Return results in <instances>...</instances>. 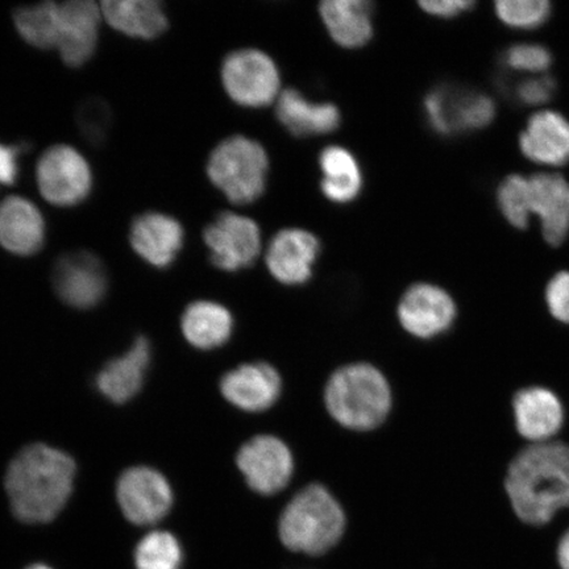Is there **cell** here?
I'll use <instances>...</instances> for the list:
<instances>
[{"label": "cell", "instance_id": "6da1fadb", "mask_svg": "<svg viewBox=\"0 0 569 569\" xmlns=\"http://www.w3.org/2000/svg\"><path fill=\"white\" fill-rule=\"evenodd\" d=\"M503 487L519 521L533 528L549 525L569 509V445L526 446L510 461Z\"/></svg>", "mask_w": 569, "mask_h": 569}, {"label": "cell", "instance_id": "7a4b0ae2", "mask_svg": "<svg viewBox=\"0 0 569 569\" xmlns=\"http://www.w3.org/2000/svg\"><path fill=\"white\" fill-rule=\"evenodd\" d=\"M76 462L47 445H31L18 453L6 473L13 515L27 523L51 522L73 492Z\"/></svg>", "mask_w": 569, "mask_h": 569}, {"label": "cell", "instance_id": "3957f363", "mask_svg": "<svg viewBox=\"0 0 569 569\" xmlns=\"http://www.w3.org/2000/svg\"><path fill=\"white\" fill-rule=\"evenodd\" d=\"M322 403L327 416L340 429L369 433L389 421L395 391L380 367L368 360H352L327 376Z\"/></svg>", "mask_w": 569, "mask_h": 569}, {"label": "cell", "instance_id": "277c9868", "mask_svg": "<svg viewBox=\"0 0 569 569\" xmlns=\"http://www.w3.org/2000/svg\"><path fill=\"white\" fill-rule=\"evenodd\" d=\"M348 526L343 503L323 482L311 481L283 505L277 533L284 549L322 557L345 538Z\"/></svg>", "mask_w": 569, "mask_h": 569}, {"label": "cell", "instance_id": "5b68a950", "mask_svg": "<svg viewBox=\"0 0 569 569\" xmlns=\"http://www.w3.org/2000/svg\"><path fill=\"white\" fill-rule=\"evenodd\" d=\"M268 170L266 148L241 134L220 142L208 162L213 187L234 204L253 203L264 194Z\"/></svg>", "mask_w": 569, "mask_h": 569}, {"label": "cell", "instance_id": "8992f818", "mask_svg": "<svg viewBox=\"0 0 569 569\" xmlns=\"http://www.w3.org/2000/svg\"><path fill=\"white\" fill-rule=\"evenodd\" d=\"M237 467L252 493L274 497L283 492L297 471L295 451L273 432H260L239 447Z\"/></svg>", "mask_w": 569, "mask_h": 569}, {"label": "cell", "instance_id": "52a82bcc", "mask_svg": "<svg viewBox=\"0 0 569 569\" xmlns=\"http://www.w3.org/2000/svg\"><path fill=\"white\" fill-rule=\"evenodd\" d=\"M458 305L448 291L431 282H416L403 291L396 308L401 330L412 339L431 341L452 330Z\"/></svg>", "mask_w": 569, "mask_h": 569}, {"label": "cell", "instance_id": "ba28073f", "mask_svg": "<svg viewBox=\"0 0 569 569\" xmlns=\"http://www.w3.org/2000/svg\"><path fill=\"white\" fill-rule=\"evenodd\" d=\"M222 82L234 103L251 109L266 107L280 97V71L272 57L258 49H240L226 57Z\"/></svg>", "mask_w": 569, "mask_h": 569}, {"label": "cell", "instance_id": "9c48e42d", "mask_svg": "<svg viewBox=\"0 0 569 569\" xmlns=\"http://www.w3.org/2000/svg\"><path fill=\"white\" fill-rule=\"evenodd\" d=\"M39 190L49 203L70 208L87 199L92 174L87 160L69 146H54L41 156L36 168Z\"/></svg>", "mask_w": 569, "mask_h": 569}, {"label": "cell", "instance_id": "30bf717a", "mask_svg": "<svg viewBox=\"0 0 569 569\" xmlns=\"http://www.w3.org/2000/svg\"><path fill=\"white\" fill-rule=\"evenodd\" d=\"M423 104L427 122L445 137L481 130L496 117L493 99L473 90L439 88L425 98Z\"/></svg>", "mask_w": 569, "mask_h": 569}, {"label": "cell", "instance_id": "8fae6325", "mask_svg": "<svg viewBox=\"0 0 569 569\" xmlns=\"http://www.w3.org/2000/svg\"><path fill=\"white\" fill-rule=\"evenodd\" d=\"M204 243L210 261L224 272H239L254 264L261 253V231L253 219L222 212L206 227Z\"/></svg>", "mask_w": 569, "mask_h": 569}, {"label": "cell", "instance_id": "7c38bea8", "mask_svg": "<svg viewBox=\"0 0 569 569\" xmlns=\"http://www.w3.org/2000/svg\"><path fill=\"white\" fill-rule=\"evenodd\" d=\"M283 389L280 369L267 360L241 362L219 381L224 400L248 415L272 410L280 402Z\"/></svg>", "mask_w": 569, "mask_h": 569}, {"label": "cell", "instance_id": "4fadbf2b", "mask_svg": "<svg viewBox=\"0 0 569 569\" xmlns=\"http://www.w3.org/2000/svg\"><path fill=\"white\" fill-rule=\"evenodd\" d=\"M117 497L128 521L148 526L161 521L173 505L172 487L151 467H133L120 476Z\"/></svg>", "mask_w": 569, "mask_h": 569}, {"label": "cell", "instance_id": "5bb4252c", "mask_svg": "<svg viewBox=\"0 0 569 569\" xmlns=\"http://www.w3.org/2000/svg\"><path fill=\"white\" fill-rule=\"evenodd\" d=\"M518 436L529 445L558 440L566 425V408L558 393L550 388L531 386L519 389L511 400Z\"/></svg>", "mask_w": 569, "mask_h": 569}, {"label": "cell", "instance_id": "9a60e30c", "mask_svg": "<svg viewBox=\"0 0 569 569\" xmlns=\"http://www.w3.org/2000/svg\"><path fill=\"white\" fill-rule=\"evenodd\" d=\"M107 273L103 262L87 251L62 254L53 268L57 296L71 308H96L106 296Z\"/></svg>", "mask_w": 569, "mask_h": 569}, {"label": "cell", "instance_id": "2e32d148", "mask_svg": "<svg viewBox=\"0 0 569 569\" xmlns=\"http://www.w3.org/2000/svg\"><path fill=\"white\" fill-rule=\"evenodd\" d=\"M319 252L316 234L302 229L281 230L267 248L268 272L284 287H301L315 274Z\"/></svg>", "mask_w": 569, "mask_h": 569}, {"label": "cell", "instance_id": "e0dca14e", "mask_svg": "<svg viewBox=\"0 0 569 569\" xmlns=\"http://www.w3.org/2000/svg\"><path fill=\"white\" fill-rule=\"evenodd\" d=\"M182 226L162 212H146L133 220L130 241L140 258L154 268L172 266L183 246Z\"/></svg>", "mask_w": 569, "mask_h": 569}, {"label": "cell", "instance_id": "ac0fdd59", "mask_svg": "<svg viewBox=\"0 0 569 569\" xmlns=\"http://www.w3.org/2000/svg\"><path fill=\"white\" fill-rule=\"evenodd\" d=\"M61 28L57 49L71 68L87 63L98 41L99 11L91 0H71L60 6Z\"/></svg>", "mask_w": 569, "mask_h": 569}, {"label": "cell", "instance_id": "d6986e66", "mask_svg": "<svg viewBox=\"0 0 569 569\" xmlns=\"http://www.w3.org/2000/svg\"><path fill=\"white\" fill-rule=\"evenodd\" d=\"M531 213L542 222L550 246L565 243L569 233V182L565 177L540 173L529 178Z\"/></svg>", "mask_w": 569, "mask_h": 569}, {"label": "cell", "instance_id": "ffe728a7", "mask_svg": "<svg viewBox=\"0 0 569 569\" xmlns=\"http://www.w3.org/2000/svg\"><path fill=\"white\" fill-rule=\"evenodd\" d=\"M519 148L540 166L559 167L569 161V122L551 110L533 113L519 137Z\"/></svg>", "mask_w": 569, "mask_h": 569}, {"label": "cell", "instance_id": "44dd1931", "mask_svg": "<svg viewBox=\"0 0 569 569\" xmlns=\"http://www.w3.org/2000/svg\"><path fill=\"white\" fill-rule=\"evenodd\" d=\"M46 241V222L33 203L9 197L0 203V246L19 256L38 253Z\"/></svg>", "mask_w": 569, "mask_h": 569}, {"label": "cell", "instance_id": "7402d4cb", "mask_svg": "<svg viewBox=\"0 0 569 569\" xmlns=\"http://www.w3.org/2000/svg\"><path fill=\"white\" fill-rule=\"evenodd\" d=\"M151 345L144 337H139L130 351L106 365L97 376V388L113 403H126L137 396L144 383Z\"/></svg>", "mask_w": 569, "mask_h": 569}, {"label": "cell", "instance_id": "603a6c76", "mask_svg": "<svg viewBox=\"0 0 569 569\" xmlns=\"http://www.w3.org/2000/svg\"><path fill=\"white\" fill-rule=\"evenodd\" d=\"M276 113L280 123L295 137L330 133L340 124L336 104L311 102L296 89L281 92L277 98Z\"/></svg>", "mask_w": 569, "mask_h": 569}, {"label": "cell", "instance_id": "cb8c5ba5", "mask_svg": "<svg viewBox=\"0 0 569 569\" xmlns=\"http://www.w3.org/2000/svg\"><path fill=\"white\" fill-rule=\"evenodd\" d=\"M319 12L337 44L353 49L372 39L373 10L367 0H326L320 3Z\"/></svg>", "mask_w": 569, "mask_h": 569}, {"label": "cell", "instance_id": "d4e9b609", "mask_svg": "<svg viewBox=\"0 0 569 569\" xmlns=\"http://www.w3.org/2000/svg\"><path fill=\"white\" fill-rule=\"evenodd\" d=\"M181 327L184 339L198 350L211 351L232 338L234 319L224 305L197 301L184 310Z\"/></svg>", "mask_w": 569, "mask_h": 569}, {"label": "cell", "instance_id": "484cf974", "mask_svg": "<svg viewBox=\"0 0 569 569\" xmlns=\"http://www.w3.org/2000/svg\"><path fill=\"white\" fill-rule=\"evenodd\" d=\"M102 11L117 31L132 38L156 39L168 28L167 13L156 0H109Z\"/></svg>", "mask_w": 569, "mask_h": 569}, {"label": "cell", "instance_id": "4316f807", "mask_svg": "<svg viewBox=\"0 0 569 569\" xmlns=\"http://www.w3.org/2000/svg\"><path fill=\"white\" fill-rule=\"evenodd\" d=\"M319 167L323 178L320 189L329 201L348 203L358 198L362 188V174L358 160L339 146L323 149L319 156Z\"/></svg>", "mask_w": 569, "mask_h": 569}, {"label": "cell", "instance_id": "83f0119b", "mask_svg": "<svg viewBox=\"0 0 569 569\" xmlns=\"http://www.w3.org/2000/svg\"><path fill=\"white\" fill-rule=\"evenodd\" d=\"M21 38L36 48H57L60 39V6L46 2L21 7L13 16Z\"/></svg>", "mask_w": 569, "mask_h": 569}, {"label": "cell", "instance_id": "f1b7e54d", "mask_svg": "<svg viewBox=\"0 0 569 569\" xmlns=\"http://www.w3.org/2000/svg\"><path fill=\"white\" fill-rule=\"evenodd\" d=\"M182 560L180 542L167 531L148 533L134 551L138 569H181Z\"/></svg>", "mask_w": 569, "mask_h": 569}, {"label": "cell", "instance_id": "f546056e", "mask_svg": "<svg viewBox=\"0 0 569 569\" xmlns=\"http://www.w3.org/2000/svg\"><path fill=\"white\" fill-rule=\"evenodd\" d=\"M497 203L511 226L516 229H526L532 216L529 178L519 174L505 178L497 190Z\"/></svg>", "mask_w": 569, "mask_h": 569}, {"label": "cell", "instance_id": "4dcf8cb0", "mask_svg": "<svg viewBox=\"0 0 569 569\" xmlns=\"http://www.w3.org/2000/svg\"><path fill=\"white\" fill-rule=\"evenodd\" d=\"M496 12L505 24L530 30L549 19L551 4L547 0H500Z\"/></svg>", "mask_w": 569, "mask_h": 569}, {"label": "cell", "instance_id": "1f68e13d", "mask_svg": "<svg viewBox=\"0 0 569 569\" xmlns=\"http://www.w3.org/2000/svg\"><path fill=\"white\" fill-rule=\"evenodd\" d=\"M77 124L92 146H102L111 127V111L102 99L89 98L77 111Z\"/></svg>", "mask_w": 569, "mask_h": 569}, {"label": "cell", "instance_id": "d6a6232c", "mask_svg": "<svg viewBox=\"0 0 569 569\" xmlns=\"http://www.w3.org/2000/svg\"><path fill=\"white\" fill-rule=\"evenodd\" d=\"M552 57L549 49L539 44H518L510 47L505 53L507 67L517 71L539 73L549 69Z\"/></svg>", "mask_w": 569, "mask_h": 569}, {"label": "cell", "instance_id": "836d02e7", "mask_svg": "<svg viewBox=\"0 0 569 569\" xmlns=\"http://www.w3.org/2000/svg\"><path fill=\"white\" fill-rule=\"evenodd\" d=\"M545 300L550 316L569 326V272H559L547 283Z\"/></svg>", "mask_w": 569, "mask_h": 569}, {"label": "cell", "instance_id": "e575fe53", "mask_svg": "<svg viewBox=\"0 0 569 569\" xmlns=\"http://www.w3.org/2000/svg\"><path fill=\"white\" fill-rule=\"evenodd\" d=\"M555 82L550 77L530 78L518 83L516 89L519 102L529 106L543 104L553 94Z\"/></svg>", "mask_w": 569, "mask_h": 569}, {"label": "cell", "instance_id": "d590c367", "mask_svg": "<svg viewBox=\"0 0 569 569\" xmlns=\"http://www.w3.org/2000/svg\"><path fill=\"white\" fill-rule=\"evenodd\" d=\"M26 146H4L0 142V183L13 184L19 176V158Z\"/></svg>", "mask_w": 569, "mask_h": 569}, {"label": "cell", "instance_id": "8d00e7d4", "mask_svg": "<svg viewBox=\"0 0 569 569\" xmlns=\"http://www.w3.org/2000/svg\"><path fill=\"white\" fill-rule=\"evenodd\" d=\"M421 9L430 16L439 18H452L459 13L472 9L471 0H443V2H421Z\"/></svg>", "mask_w": 569, "mask_h": 569}, {"label": "cell", "instance_id": "74e56055", "mask_svg": "<svg viewBox=\"0 0 569 569\" xmlns=\"http://www.w3.org/2000/svg\"><path fill=\"white\" fill-rule=\"evenodd\" d=\"M557 558L561 569H569V529L559 540Z\"/></svg>", "mask_w": 569, "mask_h": 569}, {"label": "cell", "instance_id": "f35d334b", "mask_svg": "<svg viewBox=\"0 0 569 569\" xmlns=\"http://www.w3.org/2000/svg\"><path fill=\"white\" fill-rule=\"evenodd\" d=\"M26 569H52V568H49L44 565H34V566L28 567Z\"/></svg>", "mask_w": 569, "mask_h": 569}]
</instances>
